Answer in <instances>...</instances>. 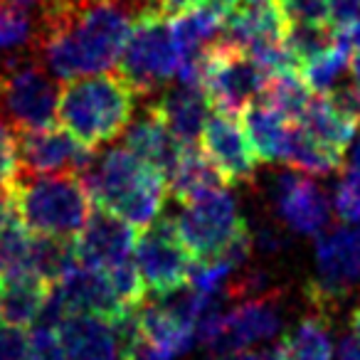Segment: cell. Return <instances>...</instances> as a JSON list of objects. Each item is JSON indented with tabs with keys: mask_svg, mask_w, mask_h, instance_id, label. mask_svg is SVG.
Instances as JSON below:
<instances>
[{
	"mask_svg": "<svg viewBox=\"0 0 360 360\" xmlns=\"http://www.w3.org/2000/svg\"><path fill=\"white\" fill-rule=\"evenodd\" d=\"M139 91L121 75L94 72L67 79L60 86L55 119L89 148L119 139L136 114Z\"/></svg>",
	"mask_w": 360,
	"mask_h": 360,
	"instance_id": "3957f363",
	"label": "cell"
},
{
	"mask_svg": "<svg viewBox=\"0 0 360 360\" xmlns=\"http://www.w3.org/2000/svg\"><path fill=\"white\" fill-rule=\"evenodd\" d=\"M153 96L155 99L150 101V109L160 116V121L168 126L170 134L180 143H195L200 139L202 124L212 111L205 91L200 86L178 84L170 89L163 86Z\"/></svg>",
	"mask_w": 360,
	"mask_h": 360,
	"instance_id": "e0dca14e",
	"label": "cell"
},
{
	"mask_svg": "<svg viewBox=\"0 0 360 360\" xmlns=\"http://www.w3.org/2000/svg\"><path fill=\"white\" fill-rule=\"evenodd\" d=\"M276 360H333L330 319L319 311L299 321L276 345Z\"/></svg>",
	"mask_w": 360,
	"mask_h": 360,
	"instance_id": "7402d4cb",
	"label": "cell"
},
{
	"mask_svg": "<svg viewBox=\"0 0 360 360\" xmlns=\"http://www.w3.org/2000/svg\"><path fill=\"white\" fill-rule=\"evenodd\" d=\"M353 235H355V257H358V274H360V227L353 230Z\"/></svg>",
	"mask_w": 360,
	"mask_h": 360,
	"instance_id": "60d3db41",
	"label": "cell"
},
{
	"mask_svg": "<svg viewBox=\"0 0 360 360\" xmlns=\"http://www.w3.org/2000/svg\"><path fill=\"white\" fill-rule=\"evenodd\" d=\"M296 124H299L309 136H314L316 141H321V143L333 146V148H338V150H345L350 141L355 139V131H358L360 121L348 114H343L328 96L314 94Z\"/></svg>",
	"mask_w": 360,
	"mask_h": 360,
	"instance_id": "603a6c76",
	"label": "cell"
},
{
	"mask_svg": "<svg viewBox=\"0 0 360 360\" xmlns=\"http://www.w3.org/2000/svg\"><path fill=\"white\" fill-rule=\"evenodd\" d=\"M335 40H338V30L330 22L328 25H286L284 30V42L299 67L314 55L335 45Z\"/></svg>",
	"mask_w": 360,
	"mask_h": 360,
	"instance_id": "4316f807",
	"label": "cell"
},
{
	"mask_svg": "<svg viewBox=\"0 0 360 360\" xmlns=\"http://www.w3.org/2000/svg\"><path fill=\"white\" fill-rule=\"evenodd\" d=\"M79 178L89 193L91 205L114 212L136 230L148 227L163 212L168 193L165 175L126 146L91 155Z\"/></svg>",
	"mask_w": 360,
	"mask_h": 360,
	"instance_id": "7a4b0ae2",
	"label": "cell"
},
{
	"mask_svg": "<svg viewBox=\"0 0 360 360\" xmlns=\"http://www.w3.org/2000/svg\"><path fill=\"white\" fill-rule=\"evenodd\" d=\"M3 3H8V6H15V8H22V11H40L42 3L45 0H3Z\"/></svg>",
	"mask_w": 360,
	"mask_h": 360,
	"instance_id": "74e56055",
	"label": "cell"
},
{
	"mask_svg": "<svg viewBox=\"0 0 360 360\" xmlns=\"http://www.w3.org/2000/svg\"><path fill=\"white\" fill-rule=\"evenodd\" d=\"M200 143L205 158L215 165L225 186L247 183L257 173V155L250 146L245 129L235 114L212 109L200 131Z\"/></svg>",
	"mask_w": 360,
	"mask_h": 360,
	"instance_id": "5bb4252c",
	"label": "cell"
},
{
	"mask_svg": "<svg viewBox=\"0 0 360 360\" xmlns=\"http://www.w3.org/2000/svg\"><path fill=\"white\" fill-rule=\"evenodd\" d=\"M173 225L195 262L225 259L240 266L255 250L250 225L240 215L237 200L225 188L186 202Z\"/></svg>",
	"mask_w": 360,
	"mask_h": 360,
	"instance_id": "277c9868",
	"label": "cell"
},
{
	"mask_svg": "<svg viewBox=\"0 0 360 360\" xmlns=\"http://www.w3.org/2000/svg\"><path fill=\"white\" fill-rule=\"evenodd\" d=\"M350 335H355L360 340V299L355 301L353 314H350Z\"/></svg>",
	"mask_w": 360,
	"mask_h": 360,
	"instance_id": "f35d334b",
	"label": "cell"
},
{
	"mask_svg": "<svg viewBox=\"0 0 360 360\" xmlns=\"http://www.w3.org/2000/svg\"><path fill=\"white\" fill-rule=\"evenodd\" d=\"M13 200L22 222L35 235L72 240L84 227L91 200L84 183L75 173L60 175H18Z\"/></svg>",
	"mask_w": 360,
	"mask_h": 360,
	"instance_id": "5b68a950",
	"label": "cell"
},
{
	"mask_svg": "<svg viewBox=\"0 0 360 360\" xmlns=\"http://www.w3.org/2000/svg\"><path fill=\"white\" fill-rule=\"evenodd\" d=\"M360 129V124H358ZM350 168H360V131H355V143L350 150Z\"/></svg>",
	"mask_w": 360,
	"mask_h": 360,
	"instance_id": "ab89813d",
	"label": "cell"
},
{
	"mask_svg": "<svg viewBox=\"0 0 360 360\" xmlns=\"http://www.w3.org/2000/svg\"><path fill=\"white\" fill-rule=\"evenodd\" d=\"M60 86L37 55L0 70V116L15 131L55 124Z\"/></svg>",
	"mask_w": 360,
	"mask_h": 360,
	"instance_id": "30bf717a",
	"label": "cell"
},
{
	"mask_svg": "<svg viewBox=\"0 0 360 360\" xmlns=\"http://www.w3.org/2000/svg\"><path fill=\"white\" fill-rule=\"evenodd\" d=\"M50 284L35 274H18L0 279V321L11 328H32L40 316Z\"/></svg>",
	"mask_w": 360,
	"mask_h": 360,
	"instance_id": "ffe728a7",
	"label": "cell"
},
{
	"mask_svg": "<svg viewBox=\"0 0 360 360\" xmlns=\"http://www.w3.org/2000/svg\"><path fill=\"white\" fill-rule=\"evenodd\" d=\"M67 360H134L139 348V306L116 316L70 314L57 326Z\"/></svg>",
	"mask_w": 360,
	"mask_h": 360,
	"instance_id": "9c48e42d",
	"label": "cell"
},
{
	"mask_svg": "<svg viewBox=\"0 0 360 360\" xmlns=\"http://www.w3.org/2000/svg\"><path fill=\"white\" fill-rule=\"evenodd\" d=\"M333 210L343 225H360V168H350L338 180Z\"/></svg>",
	"mask_w": 360,
	"mask_h": 360,
	"instance_id": "83f0119b",
	"label": "cell"
},
{
	"mask_svg": "<svg viewBox=\"0 0 360 360\" xmlns=\"http://www.w3.org/2000/svg\"><path fill=\"white\" fill-rule=\"evenodd\" d=\"M25 360H67L57 330L35 323V328L27 335Z\"/></svg>",
	"mask_w": 360,
	"mask_h": 360,
	"instance_id": "4dcf8cb0",
	"label": "cell"
},
{
	"mask_svg": "<svg viewBox=\"0 0 360 360\" xmlns=\"http://www.w3.org/2000/svg\"><path fill=\"white\" fill-rule=\"evenodd\" d=\"M18 175H20L18 131L0 116V193L13 191Z\"/></svg>",
	"mask_w": 360,
	"mask_h": 360,
	"instance_id": "f1b7e54d",
	"label": "cell"
},
{
	"mask_svg": "<svg viewBox=\"0 0 360 360\" xmlns=\"http://www.w3.org/2000/svg\"><path fill=\"white\" fill-rule=\"evenodd\" d=\"M18 155L22 175H79L89 165L94 148L77 141L70 131L55 124L18 131Z\"/></svg>",
	"mask_w": 360,
	"mask_h": 360,
	"instance_id": "4fadbf2b",
	"label": "cell"
},
{
	"mask_svg": "<svg viewBox=\"0 0 360 360\" xmlns=\"http://www.w3.org/2000/svg\"><path fill=\"white\" fill-rule=\"evenodd\" d=\"M126 148L134 150L141 160L150 163L153 168H158L160 173L168 178V173L173 170V165L178 163L180 153L188 143H180L173 134L168 131V126L160 121V116L153 109H146L134 124H129V129L124 131Z\"/></svg>",
	"mask_w": 360,
	"mask_h": 360,
	"instance_id": "ac0fdd59",
	"label": "cell"
},
{
	"mask_svg": "<svg viewBox=\"0 0 360 360\" xmlns=\"http://www.w3.org/2000/svg\"><path fill=\"white\" fill-rule=\"evenodd\" d=\"M338 35L343 37V42L353 50H360V15L353 22H348L345 27H338Z\"/></svg>",
	"mask_w": 360,
	"mask_h": 360,
	"instance_id": "d590c367",
	"label": "cell"
},
{
	"mask_svg": "<svg viewBox=\"0 0 360 360\" xmlns=\"http://www.w3.org/2000/svg\"><path fill=\"white\" fill-rule=\"evenodd\" d=\"M358 279L353 230L340 225L335 230L319 232L316 235V279L306 286V296L314 311L330 316L350 294Z\"/></svg>",
	"mask_w": 360,
	"mask_h": 360,
	"instance_id": "7c38bea8",
	"label": "cell"
},
{
	"mask_svg": "<svg viewBox=\"0 0 360 360\" xmlns=\"http://www.w3.org/2000/svg\"><path fill=\"white\" fill-rule=\"evenodd\" d=\"M146 0H79L37 13V57L55 79L116 67Z\"/></svg>",
	"mask_w": 360,
	"mask_h": 360,
	"instance_id": "6da1fadb",
	"label": "cell"
},
{
	"mask_svg": "<svg viewBox=\"0 0 360 360\" xmlns=\"http://www.w3.org/2000/svg\"><path fill=\"white\" fill-rule=\"evenodd\" d=\"M286 25H328V0H276Z\"/></svg>",
	"mask_w": 360,
	"mask_h": 360,
	"instance_id": "f546056e",
	"label": "cell"
},
{
	"mask_svg": "<svg viewBox=\"0 0 360 360\" xmlns=\"http://www.w3.org/2000/svg\"><path fill=\"white\" fill-rule=\"evenodd\" d=\"M240 114L242 121H245V134L250 139L257 160H262V163L281 160L284 163L291 131H294V121H289L279 109L266 104L264 99L247 104Z\"/></svg>",
	"mask_w": 360,
	"mask_h": 360,
	"instance_id": "d6986e66",
	"label": "cell"
},
{
	"mask_svg": "<svg viewBox=\"0 0 360 360\" xmlns=\"http://www.w3.org/2000/svg\"><path fill=\"white\" fill-rule=\"evenodd\" d=\"M348 62H350V47L338 35L335 45H330L328 50L314 55L311 60H306L299 67V77L314 94H328L330 89H335L340 84L343 75L348 72Z\"/></svg>",
	"mask_w": 360,
	"mask_h": 360,
	"instance_id": "484cf974",
	"label": "cell"
},
{
	"mask_svg": "<svg viewBox=\"0 0 360 360\" xmlns=\"http://www.w3.org/2000/svg\"><path fill=\"white\" fill-rule=\"evenodd\" d=\"M358 15H360V0H328V18L335 30L353 22Z\"/></svg>",
	"mask_w": 360,
	"mask_h": 360,
	"instance_id": "d6a6232c",
	"label": "cell"
},
{
	"mask_svg": "<svg viewBox=\"0 0 360 360\" xmlns=\"http://www.w3.org/2000/svg\"><path fill=\"white\" fill-rule=\"evenodd\" d=\"M136 230L126 220L109 210L94 207L86 217L84 227L75 235V255L77 262L94 269H109L121 262L134 259Z\"/></svg>",
	"mask_w": 360,
	"mask_h": 360,
	"instance_id": "2e32d148",
	"label": "cell"
},
{
	"mask_svg": "<svg viewBox=\"0 0 360 360\" xmlns=\"http://www.w3.org/2000/svg\"><path fill=\"white\" fill-rule=\"evenodd\" d=\"M279 217L291 232L304 237H316L328 227L330 202L323 188L311 175L301 170H286L274 180L271 188Z\"/></svg>",
	"mask_w": 360,
	"mask_h": 360,
	"instance_id": "9a60e30c",
	"label": "cell"
},
{
	"mask_svg": "<svg viewBox=\"0 0 360 360\" xmlns=\"http://www.w3.org/2000/svg\"><path fill=\"white\" fill-rule=\"evenodd\" d=\"M210 360H276L274 350H232V353H220V355H212Z\"/></svg>",
	"mask_w": 360,
	"mask_h": 360,
	"instance_id": "e575fe53",
	"label": "cell"
},
{
	"mask_svg": "<svg viewBox=\"0 0 360 360\" xmlns=\"http://www.w3.org/2000/svg\"><path fill=\"white\" fill-rule=\"evenodd\" d=\"M165 183H168V193L180 205H186L205 193L217 191V188H225V180L220 178L215 165L205 158V153L195 143H188L183 148Z\"/></svg>",
	"mask_w": 360,
	"mask_h": 360,
	"instance_id": "44dd1931",
	"label": "cell"
},
{
	"mask_svg": "<svg viewBox=\"0 0 360 360\" xmlns=\"http://www.w3.org/2000/svg\"><path fill=\"white\" fill-rule=\"evenodd\" d=\"M37 55V15L0 0V70Z\"/></svg>",
	"mask_w": 360,
	"mask_h": 360,
	"instance_id": "cb8c5ba5",
	"label": "cell"
},
{
	"mask_svg": "<svg viewBox=\"0 0 360 360\" xmlns=\"http://www.w3.org/2000/svg\"><path fill=\"white\" fill-rule=\"evenodd\" d=\"M202 3H205V0H146V6L163 13V15H168V18L188 13V11H193V8H200Z\"/></svg>",
	"mask_w": 360,
	"mask_h": 360,
	"instance_id": "836d02e7",
	"label": "cell"
},
{
	"mask_svg": "<svg viewBox=\"0 0 360 360\" xmlns=\"http://www.w3.org/2000/svg\"><path fill=\"white\" fill-rule=\"evenodd\" d=\"M116 65L119 75L139 91V96H153L170 79H175L180 52L170 32V18L146 6L136 15Z\"/></svg>",
	"mask_w": 360,
	"mask_h": 360,
	"instance_id": "8992f818",
	"label": "cell"
},
{
	"mask_svg": "<svg viewBox=\"0 0 360 360\" xmlns=\"http://www.w3.org/2000/svg\"><path fill=\"white\" fill-rule=\"evenodd\" d=\"M27 335L20 328L3 326L0 328V360H25Z\"/></svg>",
	"mask_w": 360,
	"mask_h": 360,
	"instance_id": "1f68e13d",
	"label": "cell"
},
{
	"mask_svg": "<svg viewBox=\"0 0 360 360\" xmlns=\"http://www.w3.org/2000/svg\"><path fill=\"white\" fill-rule=\"evenodd\" d=\"M281 291L245 296L230 311L202 316L198 321V340H202L212 355L242 350L252 343L274 338L281 328Z\"/></svg>",
	"mask_w": 360,
	"mask_h": 360,
	"instance_id": "ba28073f",
	"label": "cell"
},
{
	"mask_svg": "<svg viewBox=\"0 0 360 360\" xmlns=\"http://www.w3.org/2000/svg\"><path fill=\"white\" fill-rule=\"evenodd\" d=\"M348 70H350V77H353V86H355V91H358V94H360V50H353V52H350Z\"/></svg>",
	"mask_w": 360,
	"mask_h": 360,
	"instance_id": "8d00e7d4",
	"label": "cell"
},
{
	"mask_svg": "<svg viewBox=\"0 0 360 360\" xmlns=\"http://www.w3.org/2000/svg\"><path fill=\"white\" fill-rule=\"evenodd\" d=\"M269 77L250 52L225 37L212 42L202 57L200 86L212 109L225 114L237 116L247 104L259 99Z\"/></svg>",
	"mask_w": 360,
	"mask_h": 360,
	"instance_id": "52a82bcc",
	"label": "cell"
},
{
	"mask_svg": "<svg viewBox=\"0 0 360 360\" xmlns=\"http://www.w3.org/2000/svg\"><path fill=\"white\" fill-rule=\"evenodd\" d=\"M284 163L306 175H330L343 168V150L321 143L306 134L299 124H294Z\"/></svg>",
	"mask_w": 360,
	"mask_h": 360,
	"instance_id": "d4e9b609",
	"label": "cell"
},
{
	"mask_svg": "<svg viewBox=\"0 0 360 360\" xmlns=\"http://www.w3.org/2000/svg\"><path fill=\"white\" fill-rule=\"evenodd\" d=\"M134 264L143 281L146 294L168 296L173 291L186 289L195 259L180 242L173 220L158 217L136 235Z\"/></svg>",
	"mask_w": 360,
	"mask_h": 360,
	"instance_id": "8fae6325",
	"label": "cell"
}]
</instances>
